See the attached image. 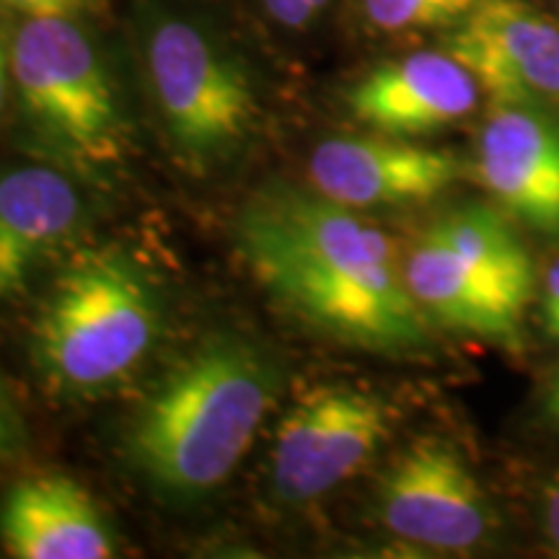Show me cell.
I'll return each mask as SVG.
<instances>
[{
	"mask_svg": "<svg viewBox=\"0 0 559 559\" xmlns=\"http://www.w3.org/2000/svg\"><path fill=\"white\" fill-rule=\"evenodd\" d=\"M477 0H362L366 19L381 32H417L459 24Z\"/></svg>",
	"mask_w": 559,
	"mask_h": 559,
	"instance_id": "cell-16",
	"label": "cell"
},
{
	"mask_svg": "<svg viewBox=\"0 0 559 559\" xmlns=\"http://www.w3.org/2000/svg\"><path fill=\"white\" fill-rule=\"evenodd\" d=\"M544 409H547V415L555 419V423H559V373L555 383H551L549 394H547V404H544Z\"/></svg>",
	"mask_w": 559,
	"mask_h": 559,
	"instance_id": "cell-22",
	"label": "cell"
},
{
	"mask_svg": "<svg viewBox=\"0 0 559 559\" xmlns=\"http://www.w3.org/2000/svg\"><path fill=\"white\" fill-rule=\"evenodd\" d=\"M391 436L381 396L353 386H317L300 394L272 445V495L304 506L358 474Z\"/></svg>",
	"mask_w": 559,
	"mask_h": 559,
	"instance_id": "cell-6",
	"label": "cell"
},
{
	"mask_svg": "<svg viewBox=\"0 0 559 559\" xmlns=\"http://www.w3.org/2000/svg\"><path fill=\"white\" fill-rule=\"evenodd\" d=\"M145 66L160 122L187 169L207 171L241 148L257 120L254 86L205 26L158 16L145 39Z\"/></svg>",
	"mask_w": 559,
	"mask_h": 559,
	"instance_id": "cell-4",
	"label": "cell"
},
{
	"mask_svg": "<svg viewBox=\"0 0 559 559\" xmlns=\"http://www.w3.org/2000/svg\"><path fill=\"white\" fill-rule=\"evenodd\" d=\"M379 515L391 534L436 549L477 547L495 523L477 477L440 438L396 453L379 485Z\"/></svg>",
	"mask_w": 559,
	"mask_h": 559,
	"instance_id": "cell-7",
	"label": "cell"
},
{
	"mask_svg": "<svg viewBox=\"0 0 559 559\" xmlns=\"http://www.w3.org/2000/svg\"><path fill=\"white\" fill-rule=\"evenodd\" d=\"M492 104L559 107V26L526 0H477L445 39Z\"/></svg>",
	"mask_w": 559,
	"mask_h": 559,
	"instance_id": "cell-8",
	"label": "cell"
},
{
	"mask_svg": "<svg viewBox=\"0 0 559 559\" xmlns=\"http://www.w3.org/2000/svg\"><path fill=\"white\" fill-rule=\"evenodd\" d=\"M3 94H5V52H3V45H0V104H3Z\"/></svg>",
	"mask_w": 559,
	"mask_h": 559,
	"instance_id": "cell-23",
	"label": "cell"
},
{
	"mask_svg": "<svg viewBox=\"0 0 559 559\" xmlns=\"http://www.w3.org/2000/svg\"><path fill=\"white\" fill-rule=\"evenodd\" d=\"M551 340H559V330H557V332H555V337H551Z\"/></svg>",
	"mask_w": 559,
	"mask_h": 559,
	"instance_id": "cell-24",
	"label": "cell"
},
{
	"mask_svg": "<svg viewBox=\"0 0 559 559\" xmlns=\"http://www.w3.org/2000/svg\"><path fill=\"white\" fill-rule=\"evenodd\" d=\"M313 190L345 207L428 202L461 177L451 151L402 138H332L311 153Z\"/></svg>",
	"mask_w": 559,
	"mask_h": 559,
	"instance_id": "cell-9",
	"label": "cell"
},
{
	"mask_svg": "<svg viewBox=\"0 0 559 559\" xmlns=\"http://www.w3.org/2000/svg\"><path fill=\"white\" fill-rule=\"evenodd\" d=\"M13 79L29 120L81 169L124 156V122L104 62L68 16H29L13 41Z\"/></svg>",
	"mask_w": 559,
	"mask_h": 559,
	"instance_id": "cell-5",
	"label": "cell"
},
{
	"mask_svg": "<svg viewBox=\"0 0 559 559\" xmlns=\"http://www.w3.org/2000/svg\"><path fill=\"white\" fill-rule=\"evenodd\" d=\"M542 321L549 337H555V332L559 330V260L551 264L547 277H544Z\"/></svg>",
	"mask_w": 559,
	"mask_h": 559,
	"instance_id": "cell-19",
	"label": "cell"
},
{
	"mask_svg": "<svg viewBox=\"0 0 559 559\" xmlns=\"http://www.w3.org/2000/svg\"><path fill=\"white\" fill-rule=\"evenodd\" d=\"M86 223L75 185L47 166L0 174V300L24 288L32 270Z\"/></svg>",
	"mask_w": 559,
	"mask_h": 559,
	"instance_id": "cell-13",
	"label": "cell"
},
{
	"mask_svg": "<svg viewBox=\"0 0 559 559\" xmlns=\"http://www.w3.org/2000/svg\"><path fill=\"white\" fill-rule=\"evenodd\" d=\"M0 542L19 559H109V523L79 481L62 474L21 479L0 502Z\"/></svg>",
	"mask_w": 559,
	"mask_h": 559,
	"instance_id": "cell-12",
	"label": "cell"
},
{
	"mask_svg": "<svg viewBox=\"0 0 559 559\" xmlns=\"http://www.w3.org/2000/svg\"><path fill=\"white\" fill-rule=\"evenodd\" d=\"M21 449V423L13 412V404L0 386V461L11 459Z\"/></svg>",
	"mask_w": 559,
	"mask_h": 559,
	"instance_id": "cell-18",
	"label": "cell"
},
{
	"mask_svg": "<svg viewBox=\"0 0 559 559\" xmlns=\"http://www.w3.org/2000/svg\"><path fill=\"white\" fill-rule=\"evenodd\" d=\"M280 386V360L260 342L228 332L202 340L132 419V464L174 500L205 498L247 456Z\"/></svg>",
	"mask_w": 559,
	"mask_h": 559,
	"instance_id": "cell-2",
	"label": "cell"
},
{
	"mask_svg": "<svg viewBox=\"0 0 559 559\" xmlns=\"http://www.w3.org/2000/svg\"><path fill=\"white\" fill-rule=\"evenodd\" d=\"M477 174L513 218L559 239V124L547 109L495 104L479 135Z\"/></svg>",
	"mask_w": 559,
	"mask_h": 559,
	"instance_id": "cell-10",
	"label": "cell"
},
{
	"mask_svg": "<svg viewBox=\"0 0 559 559\" xmlns=\"http://www.w3.org/2000/svg\"><path fill=\"white\" fill-rule=\"evenodd\" d=\"M404 280L425 317L451 330L519 345L523 309L428 230L404 260Z\"/></svg>",
	"mask_w": 559,
	"mask_h": 559,
	"instance_id": "cell-14",
	"label": "cell"
},
{
	"mask_svg": "<svg viewBox=\"0 0 559 559\" xmlns=\"http://www.w3.org/2000/svg\"><path fill=\"white\" fill-rule=\"evenodd\" d=\"M326 3L330 0H264V9L277 24L288 29H304L326 9Z\"/></svg>",
	"mask_w": 559,
	"mask_h": 559,
	"instance_id": "cell-17",
	"label": "cell"
},
{
	"mask_svg": "<svg viewBox=\"0 0 559 559\" xmlns=\"http://www.w3.org/2000/svg\"><path fill=\"white\" fill-rule=\"evenodd\" d=\"M29 16H68L81 5V0H9Z\"/></svg>",
	"mask_w": 559,
	"mask_h": 559,
	"instance_id": "cell-20",
	"label": "cell"
},
{
	"mask_svg": "<svg viewBox=\"0 0 559 559\" xmlns=\"http://www.w3.org/2000/svg\"><path fill=\"white\" fill-rule=\"evenodd\" d=\"M347 102L360 122L383 135L417 138L469 117L479 86L449 52H415L370 70Z\"/></svg>",
	"mask_w": 559,
	"mask_h": 559,
	"instance_id": "cell-11",
	"label": "cell"
},
{
	"mask_svg": "<svg viewBox=\"0 0 559 559\" xmlns=\"http://www.w3.org/2000/svg\"><path fill=\"white\" fill-rule=\"evenodd\" d=\"M158 293L124 251L88 249L55 280L34 324V362L50 389L94 400L117 389L151 353Z\"/></svg>",
	"mask_w": 559,
	"mask_h": 559,
	"instance_id": "cell-3",
	"label": "cell"
},
{
	"mask_svg": "<svg viewBox=\"0 0 559 559\" xmlns=\"http://www.w3.org/2000/svg\"><path fill=\"white\" fill-rule=\"evenodd\" d=\"M428 234L526 311L534 298V264L513 226L500 213L487 205L453 207L430 223Z\"/></svg>",
	"mask_w": 559,
	"mask_h": 559,
	"instance_id": "cell-15",
	"label": "cell"
},
{
	"mask_svg": "<svg viewBox=\"0 0 559 559\" xmlns=\"http://www.w3.org/2000/svg\"><path fill=\"white\" fill-rule=\"evenodd\" d=\"M544 523H547L549 539L559 549V477L544 489Z\"/></svg>",
	"mask_w": 559,
	"mask_h": 559,
	"instance_id": "cell-21",
	"label": "cell"
},
{
	"mask_svg": "<svg viewBox=\"0 0 559 559\" xmlns=\"http://www.w3.org/2000/svg\"><path fill=\"white\" fill-rule=\"evenodd\" d=\"M236 247L285 309L332 337L381 353H409L428 340L394 239L353 207L270 187L236 218Z\"/></svg>",
	"mask_w": 559,
	"mask_h": 559,
	"instance_id": "cell-1",
	"label": "cell"
}]
</instances>
